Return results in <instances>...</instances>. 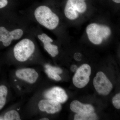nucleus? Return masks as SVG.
I'll return each instance as SVG.
<instances>
[{"mask_svg":"<svg viewBox=\"0 0 120 120\" xmlns=\"http://www.w3.org/2000/svg\"><path fill=\"white\" fill-rule=\"evenodd\" d=\"M8 56L10 64L16 68L39 65L42 63L37 40L30 30L26 36L11 46Z\"/></svg>","mask_w":120,"mask_h":120,"instance_id":"1","label":"nucleus"},{"mask_svg":"<svg viewBox=\"0 0 120 120\" xmlns=\"http://www.w3.org/2000/svg\"><path fill=\"white\" fill-rule=\"evenodd\" d=\"M112 102L114 106L116 109H119L120 108V94H116L113 98Z\"/></svg>","mask_w":120,"mask_h":120,"instance_id":"19","label":"nucleus"},{"mask_svg":"<svg viewBox=\"0 0 120 120\" xmlns=\"http://www.w3.org/2000/svg\"><path fill=\"white\" fill-rule=\"evenodd\" d=\"M44 68L49 69L50 71L54 72L57 74L60 75L63 72L62 69L59 67H54L51 65L49 64H45L43 65Z\"/></svg>","mask_w":120,"mask_h":120,"instance_id":"18","label":"nucleus"},{"mask_svg":"<svg viewBox=\"0 0 120 120\" xmlns=\"http://www.w3.org/2000/svg\"><path fill=\"white\" fill-rule=\"evenodd\" d=\"M70 109L71 111L76 113L94 112V108L92 105L83 104L76 100L71 103Z\"/></svg>","mask_w":120,"mask_h":120,"instance_id":"13","label":"nucleus"},{"mask_svg":"<svg viewBox=\"0 0 120 120\" xmlns=\"http://www.w3.org/2000/svg\"><path fill=\"white\" fill-rule=\"evenodd\" d=\"M75 120H98L97 114L94 112L79 113L75 114Z\"/></svg>","mask_w":120,"mask_h":120,"instance_id":"15","label":"nucleus"},{"mask_svg":"<svg viewBox=\"0 0 120 120\" xmlns=\"http://www.w3.org/2000/svg\"><path fill=\"white\" fill-rule=\"evenodd\" d=\"M40 73L35 68H16L11 71V87L16 94L22 96L39 88Z\"/></svg>","mask_w":120,"mask_h":120,"instance_id":"3","label":"nucleus"},{"mask_svg":"<svg viewBox=\"0 0 120 120\" xmlns=\"http://www.w3.org/2000/svg\"><path fill=\"white\" fill-rule=\"evenodd\" d=\"M20 12L31 23L36 24L51 30H56L60 24V18L58 15L45 5H38Z\"/></svg>","mask_w":120,"mask_h":120,"instance_id":"4","label":"nucleus"},{"mask_svg":"<svg viewBox=\"0 0 120 120\" xmlns=\"http://www.w3.org/2000/svg\"><path fill=\"white\" fill-rule=\"evenodd\" d=\"M38 120H49V118H47V117H42V118H41L38 119Z\"/></svg>","mask_w":120,"mask_h":120,"instance_id":"20","label":"nucleus"},{"mask_svg":"<svg viewBox=\"0 0 120 120\" xmlns=\"http://www.w3.org/2000/svg\"><path fill=\"white\" fill-rule=\"evenodd\" d=\"M30 31L37 41L42 45L44 49L52 57H55L58 56L59 53L58 45L53 43V39L43 32L40 26L38 25L32 26Z\"/></svg>","mask_w":120,"mask_h":120,"instance_id":"6","label":"nucleus"},{"mask_svg":"<svg viewBox=\"0 0 120 120\" xmlns=\"http://www.w3.org/2000/svg\"><path fill=\"white\" fill-rule=\"evenodd\" d=\"M93 84L99 94L106 95L112 89V84L104 73L99 72L94 79Z\"/></svg>","mask_w":120,"mask_h":120,"instance_id":"10","label":"nucleus"},{"mask_svg":"<svg viewBox=\"0 0 120 120\" xmlns=\"http://www.w3.org/2000/svg\"><path fill=\"white\" fill-rule=\"evenodd\" d=\"M83 0L84 1L85 0Z\"/></svg>","mask_w":120,"mask_h":120,"instance_id":"22","label":"nucleus"},{"mask_svg":"<svg viewBox=\"0 0 120 120\" xmlns=\"http://www.w3.org/2000/svg\"><path fill=\"white\" fill-rule=\"evenodd\" d=\"M86 32L90 41L97 45L101 44L111 34V30L109 27L96 23L89 24L87 27Z\"/></svg>","mask_w":120,"mask_h":120,"instance_id":"7","label":"nucleus"},{"mask_svg":"<svg viewBox=\"0 0 120 120\" xmlns=\"http://www.w3.org/2000/svg\"><path fill=\"white\" fill-rule=\"evenodd\" d=\"M4 23L0 25V43L9 47L30 32L31 23L23 15L16 11L5 13Z\"/></svg>","mask_w":120,"mask_h":120,"instance_id":"2","label":"nucleus"},{"mask_svg":"<svg viewBox=\"0 0 120 120\" xmlns=\"http://www.w3.org/2000/svg\"><path fill=\"white\" fill-rule=\"evenodd\" d=\"M45 71L49 78L56 81H60L61 80V77L59 74L46 69L45 68Z\"/></svg>","mask_w":120,"mask_h":120,"instance_id":"17","label":"nucleus"},{"mask_svg":"<svg viewBox=\"0 0 120 120\" xmlns=\"http://www.w3.org/2000/svg\"><path fill=\"white\" fill-rule=\"evenodd\" d=\"M86 9V4L83 0H68L64 8V15L69 19L75 20L79 16L78 12L84 13Z\"/></svg>","mask_w":120,"mask_h":120,"instance_id":"8","label":"nucleus"},{"mask_svg":"<svg viewBox=\"0 0 120 120\" xmlns=\"http://www.w3.org/2000/svg\"><path fill=\"white\" fill-rule=\"evenodd\" d=\"M5 9L7 12L15 11L14 8L9 4V0H0V9Z\"/></svg>","mask_w":120,"mask_h":120,"instance_id":"16","label":"nucleus"},{"mask_svg":"<svg viewBox=\"0 0 120 120\" xmlns=\"http://www.w3.org/2000/svg\"><path fill=\"white\" fill-rule=\"evenodd\" d=\"M61 109V103L56 101L33 97L27 105L26 113L29 115L38 114L39 112L54 114L60 112Z\"/></svg>","mask_w":120,"mask_h":120,"instance_id":"5","label":"nucleus"},{"mask_svg":"<svg viewBox=\"0 0 120 120\" xmlns=\"http://www.w3.org/2000/svg\"><path fill=\"white\" fill-rule=\"evenodd\" d=\"M113 2L115 3L119 4L120 3V0H112Z\"/></svg>","mask_w":120,"mask_h":120,"instance_id":"21","label":"nucleus"},{"mask_svg":"<svg viewBox=\"0 0 120 120\" xmlns=\"http://www.w3.org/2000/svg\"><path fill=\"white\" fill-rule=\"evenodd\" d=\"M41 96H42L43 98L33 97L51 99L60 103H64L68 98L64 90L57 86L45 90L42 93Z\"/></svg>","mask_w":120,"mask_h":120,"instance_id":"11","label":"nucleus"},{"mask_svg":"<svg viewBox=\"0 0 120 120\" xmlns=\"http://www.w3.org/2000/svg\"><path fill=\"white\" fill-rule=\"evenodd\" d=\"M10 95H11V91L9 86L5 84L0 86V110L7 104Z\"/></svg>","mask_w":120,"mask_h":120,"instance_id":"14","label":"nucleus"},{"mask_svg":"<svg viewBox=\"0 0 120 120\" xmlns=\"http://www.w3.org/2000/svg\"><path fill=\"white\" fill-rule=\"evenodd\" d=\"M91 68L87 64L82 65L77 69L73 78L74 85L78 88H82L87 85L90 80Z\"/></svg>","mask_w":120,"mask_h":120,"instance_id":"9","label":"nucleus"},{"mask_svg":"<svg viewBox=\"0 0 120 120\" xmlns=\"http://www.w3.org/2000/svg\"><path fill=\"white\" fill-rule=\"evenodd\" d=\"M19 106L14 105L0 116V120H22L23 115L20 109Z\"/></svg>","mask_w":120,"mask_h":120,"instance_id":"12","label":"nucleus"}]
</instances>
